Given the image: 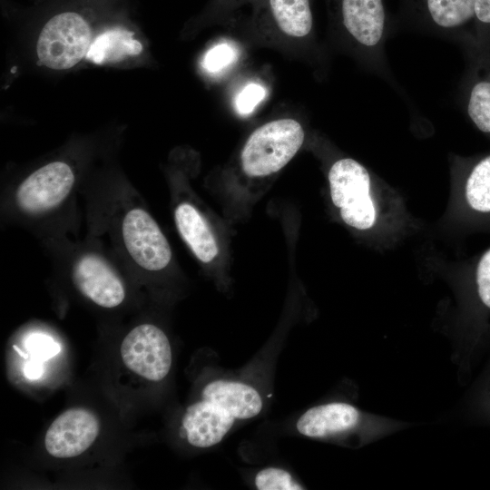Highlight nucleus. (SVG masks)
<instances>
[{
    "label": "nucleus",
    "mask_w": 490,
    "mask_h": 490,
    "mask_svg": "<svg viewBox=\"0 0 490 490\" xmlns=\"http://www.w3.org/2000/svg\"><path fill=\"white\" fill-rule=\"evenodd\" d=\"M329 20L358 60L390 84L395 81L386 56L393 23L385 0H327Z\"/></svg>",
    "instance_id": "obj_1"
},
{
    "label": "nucleus",
    "mask_w": 490,
    "mask_h": 490,
    "mask_svg": "<svg viewBox=\"0 0 490 490\" xmlns=\"http://www.w3.org/2000/svg\"><path fill=\"white\" fill-rule=\"evenodd\" d=\"M93 39L91 20L77 9L52 15L42 26L36 42L39 64L52 70L72 69L84 59Z\"/></svg>",
    "instance_id": "obj_2"
},
{
    "label": "nucleus",
    "mask_w": 490,
    "mask_h": 490,
    "mask_svg": "<svg viewBox=\"0 0 490 490\" xmlns=\"http://www.w3.org/2000/svg\"><path fill=\"white\" fill-rule=\"evenodd\" d=\"M399 21L420 33L477 44L475 0H400Z\"/></svg>",
    "instance_id": "obj_3"
},
{
    "label": "nucleus",
    "mask_w": 490,
    "mask_h": 490,
    "mask_svg": "<svg viewBox=\"0 0 490 490\" xmlns=\"http://www.w3.org/2000/svg\"><path fill=\"white\" fill-rule=\"evenodd\" d=\"M302 125L290 118L270 121L257 128L240 153L243 172L250 177H264L281 170L303 144Z\"/></svg>",
    "instance_id": "obj_4"
},
{
    "label": "nucleus",
    "mask_w": 490,
    "mask_h": 490,
    "mask_svg": "<svg viewBox=\"0 0 490 490\" xmlns=\"http://www.w3.org/2000/svg\"><path fill=\"white\" fill-rule=\"evenodd\" d=\"M328 179L332 202L339 209L343 221L359 230L372 228L376 209L366 167L352 158H341L330 166Z\"/></svg>",
    "instance_id": "obj_5"
},
{
    "label": "nucleus",
    "mask_w": 490,
    "mask_h": 490,
    "mask_svg": "<svg viewBox=\"0 0 490 490\" xmlns=\"http://www.w3.org/2000/svg\"><path fill=\"white\" fill-rule=\"evenodd\" d=\"M124 365L151 381H161L172 366V348L165 333L152 324L132 329L121 345Z\"/></svg>",
    "instance_id": "obj_6"
},
{
    "label": "nucleus",
    "mask_w": 490,
    "mask_h": 490,
    "mask_svg": "<svg viewBox=\"0 0 490 490\" xmlns=\"http://www.w3.org/2000/svg\"><path fill=\"white\" fill-rule=\"evenodd\" d=\"M122 236L130 257L142 269L159 271L171 262L170 244L146 211L135 208L125 214L122 221Z\"/></svg>",
    "instance_id": "obj_7"
},
{
    "label": "nucleus",
    "mask_w": 490,
    "mask_h": 490,
    "mask_svg": "<svg viewBox=\"0 0 490 490\" xmlns=\"http://www.w3.org/2000/svg\"><path fill=\"white\" fill-rule=\"evenodd\" d=\"M75 181L70 165L49 162L29 174L18 186L15 200L27 213H41L58 206L70 193Z\"/></svg>",
    "instance_id": "obj_8"
},
{
    "label": "nucleus",
    "mask_w": 490,
    "mask_h": 490,
    "mask_svg": "<svg viewBox=\"0 0 490 490\" xmlns=\"http://www.w3.org/2000/svg\"><path fill=\"white\" fill-rule=\"evenodd\" d=\"M98 433L99 422L92 412L71 408L57 416L47 429L45 448L54 457H74L90 447Z\"/></svg>",
    "instance_id": "obj_9"
},
{
    "label": "nucleus",
    "mask_w": 490,
    "mask_h": 490,
    "mask_svg": "<svg viewBox=\"0 0 490 490\" xmlns=\"http://www.w3.org/2000/svg\"><path fill=\"white\" fill-rule=\"evenodd\" d=\"M73 279L83 295L103 308L117 307L125 298L121 279L95 254H85L75 262Z\"/></svg>",
    "instance_id": "obj_10"
},
{
    "label": "nucleus",
    "mask_w": 490,
    "mask_h": 490,
    "mask_svg": "<svg viewBox=\"0 0 490 490\" xmlns=\"http://www.w3.org/2000/svg\"><path fill=\"white\" fill-rule=\"evenodd\" d=\"M235 421L222 407L201 398L188 407L182 416V426L191 446L208 448L222 441Z\"/></svg>",
    "instance_id": "obj_11"
},
{
    "label": "nucleus",
    "mask_w": 490,
    "mask_h": 490,
    "mask_svg": "<svg viewBox=\"0 0 490 490\" xmlns=\"http://www.w3.org/2000/svg\"><path fill=\"white\" fill-rule=\"evenodd\" d=\"M201 398L226 409L235 420H247L258 416L263 407L259 391L246 383L216 379L202 389Z\"/></svg>",
    "instance_id": "obj_12"
},
{
    "label": "nucleus",
    "mask_w": 490,
    "mask_h": 490,
    "mask_svg": "<svg viewBox=\"0 0 490 490\" xmlns=\"http://www.w3.org/2000/svg\"><path fill=\"white\" fill-rule=\"evenodd\" d=\"M256 14L293 38H306L313 31L310 0H257Z\"/></svg>",
    "instance_id": "obj_13"
},
{
    "label": "nucleus",
    "mask_w": 490,
    "mask_h": 490,
    "mask_svg": "<svg viewBox=\"0 0 490 490\" xmlns=\"http://www.w3.org/2000/svg\"><path fill=\"white\" fill-rule=\"evenodd\" d=\"M358 417L359 413L355 407L333 402L308 409L298 419L296 428L308 437H324L354 427Z\"/></svg>",
    "instance_id": "obj_14"
},
{
    "label": "nucleus",
    "mask_w": 490,
    "mask_h": 490,
    "mask_svg": "<svg viewBox=\"0 0 490 490\" xmlns=\"http://www.w3.org/2000/svg\"><path fill=\"white\" fill-rule=\"evenodd\" d=\"M466 81L465 107L475 126L490 135V54H481Z\"/></svg>",
    "instance_id": "obj_15"
},
{
    "label": "nucleus",
    "mask_w": 490,
    "mask_h": 490,
    "mask_svg": "<svg viewBox=\"0 0 490 490\" xmlns=\"http://www.w3.org/2000/svg\"><path fill=\"white\" fill-rule=\"evenodd\" d=\"M142 50L133 31L113 25L93 36L85 59L97 65H108L138 56Z\"/></svg>",
    "instance_id": "obj_16"
},
{
    "label": "nucleus",
    "mask_w": 490,
    "mask_h": 490,
    "mask_svg": "<svg viewBox=\"0 0 490 490\" xmlns=\"http://www.w3.org/2000/svg\"><path fill=\"white\" fill-rule=\"evenodd\" d=\"M174 219L181 236L197 259L203 263L212 261L219 248L201 212L193 205L182 202L175 209Z\"/></svg>",
    "instance_id": "obj_17"
},
{
    "label": "nucleus",
    "mask_w": 490,
    "mask_h": 490,
    "mask_svg": "<svg viewBox=\"0 0 490 490\" xmlns=\"http://www.w3.org/2000/svg\"><path fill=\"white\" fill-rule=\"evenodd\" d=\"M464 198L474 213L490 217V154L474 162L464 180Z\"/></svg>",
    "instance_id": "obj_18"
},
{
    "label": "nucleus",
    "mask_w": 490,
    "mask_h": 490,
    "mask_svg": "<svg viewBox=\"0 0 490 490\" xmlns=\"http://www.w3.org/2000/svg\"><path fill=\"white\" fill-rule=\"evenodd\" d=\"M254 484L259 490L303 489L302 485L294 479L290 473L273 466L260 470L255 475Z\"/></svg>",
    "instance_id": "obj_19"
},
{
    "label": "nucleus",
    "mask_w": 490,
    "mask_h": 490,
    "mask_svg": "<svg viewBox=\"0 0 490 490\" xmlns=\"http://www.w3.org/2000/svg\"><path fill=\"white\" fill-rule=\"evenodd\" d=\"M237 58V51L228 43H220L211 47L203 56L201 65L209 73H219Z\"/></svg>",
    "instance_id": "obj_20"
},
{
    "label": "nucleus",
    "mask_w": 490,
    "mask_h": 490,
    "mask_svg": "<svg viewBox=\"0 0 490 490\" xmlns=\"http://www.w3.org/2000/svg\"><path fill=\"white\" fill-rule=\"evenodd\" d=\"M24 344L33 358L41 362L56 356L61 350L60 345L52 337L43 333L30 335Z\"/></svg>",
    "instance_id": "obj_21"
},
{
    "label": "nucleus",
    "mask_w": 490,
    "mask_h": 490,
    "mask_svg": "<svg viewBox=\"0 0 490 490\" xmlns=\"http://www.w3.org/2000/svg\"><path fill=\"white\" fill-rule=\"evenodd\" d=\"M266 89L259 83L247 84L236 97V109L241 115H248L265 98Z\"/></svg>",
    "instance_id": "obj_22"
},
{
    "label": "nucleus",
    "mask_w": 490,
    "mask_h": 490,
    "mask_svg": "<svg viewBox=\"0 0 490 490\" xmlns=\"http://www.w3.org/2000/svg\"><path fill=\"white\" fill-rule=\"evenodd\" d=\"M475 29L478 47L490 44V0H475Z\"/></svg>",
    "instance_id": "obj_23"
},
{
    "label": "nucleus",
    "mask_w": 490,
    "mask_h": 490,
    "mask_svg": "<svg viewBox=\"0 0 490 490\" xmlns=\"http://www.w3.org/2000/svg\"><path fill=\"white\" fill-rule=\"evenodd\" d=\"M44 373V367L41 361L32 359L24 365V374L28 379H38Z\"/></svg>",
    "instance_id": "obj_24"
},
{
    "label": "nucleus",
    "mask_w": 490,
    "mask_h": 490,
    "mask_svg": "<svg viewBox=\"0 0 490 490\" xmlns=\"http://www.w3.org/2000/svg\"><path fill=\"white\" fill-rule=\"evenodd\" d=\"M218 1L220 5H224L228 7H234L247 2L255 3L257 0H218Z\"/></svg>",
    "instance_id": "obj_25"
},
{
    "label": "nucleus",
    "mask_w": 490,
    "mask_h": 490,
    "mask_svg": "<svg viewBox=\"0 0 490 490\" xmlns=\"http://www.w3.org/2000/svg\"><path fill=\"white\" fill-rule=\"evenodd\" d=\"M14 348L16 352H18L20 354L21 357L24 358H28V356L27 354H25L24 352H23L22 350L19 349V348H17L16 346H14Z\"/></svg>",
    "instance_id": "obj_26"
}]
</instances>
